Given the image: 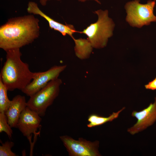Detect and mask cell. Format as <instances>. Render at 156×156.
Masks as SVG:
<instances>
[{"mask_svg": "<svg viewBox=\"0 0 156 156\" xmlns=\"http://www.w3.org/2000/svg\"><path fill=\"white\" fill-rule=\"evenodd\" d=\"M62 83V80L58 78L50 81L43 88L30 97L27 103V107L41 117L44 116L47 108L58 96Z\"/></svg>", "mask_w": 156, "mask_h": 156, "instance_id": "cell-5", "label": "cell"}, {"mask_svg": "<svg viewBox=\"0 0 156 156\" xmlns=\"http://www.w3.org/2000/svg\"><path fill=\"white\" fill-rule=\"evenodd\" d=\"M6 52V60L1 70L0 79L8 90H21L32 80L35 72H31L29 64L21 60L20 49Z\"/></svg>", "mask_w": 156, "mask_h": 156, "instance_id": "cell-2", "label": "cell"}, {"mask_svg": "<svg viewBox=\"0 0 156 156\" xmlns=\"http://www.w3.org/2000/svg\"><path fill=\"white\" fill-rule=\"evenodd\" d=\"M125 108V107H123L116 112H113L107 117L101 116L96 114H92L88 117V120L89 123L87 125V126L89 128H92L112 121L117 118L120 113Z\"/></svg>", "mask_w": 156, "mask_h": 156, "instance_id": "cell-13", "label": "cell"}, {"mask_svg": "<svg viewBox=\"0 0 156 156\" xmlns=\"http://www.w3.org/2000/svg\"><path fill=\"white\" fill-rule=\"evenodd\" d=\"M14 143L11 141H7L0 146V156H16L15 153L11 150Z\"/></svg>", "mask_w": 156, "mask_h": 156, "instance_id": "cell-16", "label": "cell"}, {"mask_svg": "<svg viewBox=\"0 0 156 156\" xmlns=\"http://www.w3.org/2000/svg\"><path fill=\"white\" fill-rule=\"evenodd\" d=\"M131 116L137 119L136 123L127 129L131 135L141 132L152 125L156 121V97L153 103L147 107L140 112L133 111Z\"/></svg>", "mask_w": 156, "mask_h": 156, "instance_id": "cell-8", "label": "cell"}, {"mask_svg": "<svg viewBox=\"0 0 156 156\" xmlns=\"http://www.w3.org/2000/svg\"><path fill=\"white\" fill-rule=\"evenodd\" d=\"M70 156H100L98 148L99 142H92L82 138L75 140L66 135L60 136Z\"/></svg>", "mask_w": 156, "mask_h": 156, "instance_id": "cell-6", "label": "cell"}, {"mask_svg": "<svg viewBox=\"0 0 156 156\" xmlns=\"http://www.w3.org/2000/svg\"><path fill=\"white\" fill-rule=\"evenodd\" d=\"M146 89L152 90H156V77L152 81L145 86Z\"/></svg>", "mask_w": 156, "mask_h": 156, "instance_id": "cell-17", "label": "cell"}, {"mask_svg": "<svg viewBox=\"0 0 156 156\" xmlns=\"http://www.w3.org/2000/svg\"><path fill=\"white\" fill-rule=\"evenodd\" d=\"M27 103L25 97L20 95L16 96L11 100L5 114L12 128L16 127L20 115L27 107Z\"/></svg>", "mask_w": 156, "mask_h": 156, "instance_id": "cell-11", "label": "cell"}, {"mask_svg": "<svg viewBox=\"0 0 156 156\" xmlns=\"http://www.w3.org/2000/svg\"><path fill=\"white\" fill-rule=\"evenodd\" d=\"M78 1L81 2H84L87 1L88 0H92L94 1L97 2V3L101 4V3L99 0H77Z\"/></svg>", "mask_w": 156, "mask_h": 156, "instance_id": "cell-19", "label": "cell"}, {"mask_svg": "<svg viewBox=\"0 0 156 156\" xmlns=\"http://www.w3.org/2000/svg\"><path fill=\"white\" fill-rule=\"evenodd\" d=\"M72 39L75 44L74 49L76 56L81 60L89 58L93 48L88 39L81 38L77 39L74 38Z\"/></svg>", "mask_w": 156, "mask_h": 156, "instance_id": "cell-12", "label": "cell"}, {"mask_svg": "<svg viewBox=\"0 0 156 156\" xmlns=\"http://www.w3.org/2000/svg\"><path fill=\"white\" fill-rule=\"evenodd\" d=\"M66 65H55L47 71L35 72L34 77L22 92L29 97L44 87L50 81L58 78L60 74L66 68Z\"/></svg>", "mask_w": 156, "mask_h": 156, "instance_id": "cell-7", "label": "cell"}, {"mask_svg": "<svg viewBox=\"0 0 156 156\" xmlns=\"http://www.w3.org/2000/svg\"><path fill=\"white\" fill-rule=\"evenodd\" d=\"M39 22L32 14L9 19L0 27V48L6 51L31 43L39 36Z\"/></svg>", "mask_w": 156, "mask_h": 156, "instance_id": "cell-1", "label": "cell"}, {"mask_svg": "<svg viewBox=\"0 0 156 156\" xmlns=\"http://www.w3.org/2000/svg\"><path fill=\"white\" fill-rule=\"evenodd\" d=\"M27 10L29 13L39 15L44 18L48 22L50 28L59 32L63 36L68 35L73 39L74 38L73 34L78 32L73 25L61 23L46 14L40 9L37 4L35 2L29 1Z\"/></svg>", "mask_w": 156, "mask_h": 156, "instance_id": "cell-10", "label": "cell"}, {"mask_svg": "<svg viewBox=\"0 0 156 156\" xmlns=\"http://www.w3.org/2000/svg\"><path fill=\"white\" fill-rule=\"evenodd\" d=\"M40 117L36 112L27 107L20 115L16 127L29 142L31 141L32 134H36L38 128L41 126L42 119Z\"/></svg>", "mask_w": 156, "mask_h": 156, "instance_id": "cell-9", "label": "cell"}, {"mask_svg": "<svg viewBox=\"0 0 156 156\" xmlns=\"http://www.w3.org/2000/svg\"><path fill=\"white\" fill-rule=\"evenodd\" d=\"M5 132L10 138L13 134L12 127L8 123L6 116L4 113L0 112V133Z\"/></svg>", "mask_w": 156, "mask_h": 156, "instance_id": "cell-15", "label": "cell"}, {"mask_svg": "<svg viewBox=\"0 0 156 156\" xmlns=\"http://www.w3.org/2000/svg\"><path fill=\"white\" fill-rule=\"evenodd\" d=\"M8 91L0 79V112L5 113L10 103L7 95Z\"/></svg>", "mask_w": 156, "mask_h": 156, "instance_id": "cell-14", "label": "cell"}, {"mask_svg": "<svg viewBox=\"0 0 156 156\" xmlns=\"http://www.w3.org/2000/svg\"><path fill=\"white\" fill-rule=\"evenodd\" d=\"M51 0H39L40 4L43 6H45L47 4V2ZM57 1H60L61 0H56Z\"/></svg>", "mask_w": 156, "mask_h": 156, "instance_id": "cell-18", "label": "cell"}, {"mask_svg": "<svg viewBox=\"0 0 156 156\" xmlns=\"http://www.w3.org/2000/svg\"><path fill=\"white\" fill-rule=\"evenodd\" d=\"M140 1H129L125 5L127 13L126 21L133 27L141 28L156 22V16L153 13L156 0H149L145 4H142Z\"/></svg>", "mask_w": 156, "mask_h": 156, "instance_id": "cell-4", "label": "cell"}, {"mask_svg": "<svg viewBox=\"0 0 156 156\" xmlns=\"http://www.w3.org/2000/svg\"><path fill=\"white\" fill-rule=\"evenodd\" d=\"M94 13L98 16L97 21L78 32L87 36L93 48L99 49L107 45L108 38L113 35L115 24L109 17L107 10H99Z\"/></svg>", "mask_w": 156, "mask_h": 156, "instance_id": "cell-3", "label": "cell"}]
</instances>
